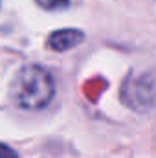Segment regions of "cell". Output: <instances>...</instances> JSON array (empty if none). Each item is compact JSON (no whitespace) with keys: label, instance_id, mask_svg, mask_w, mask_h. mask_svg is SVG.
Listing matches in <instances>:
<instances>
[{"label":"cell","instance_id":"6da1fadb","mask_svg":"<svg viewBox=\"0 0 156 158\" xmlns=\"http://www.w3.org/2000/svg\"><path fill=\"white\" fill-rule=\"evenodd\" d=\"M55 94L53 79L46 68L39 64H24L17 70L9 85V96L13 103L26 110L46 107Z\"/></svg>","mask_w":156,"mask_h":158},{"label":"cell","instance_id":"7a4b0ae2","mask_svg":"<svg viewBox=\"0 0 156 158\" xmlns=\"http://www.w3.org/2000/svg\"><path fill=\"white\" fill-rule=\"evenodd\" d=\"M121 98L134 110H149L156 105V76L142 74L136 79H127Z\"/></svg>","mask_w":156,"mask_h":158},{"label":"cell","instance_id":"3957f363","mask_svg":"<svg viewBox=\"0 0 156 158\" xmlns=\"http://www.w3.org/2000/svg\"><path fill=\"white\" fill-rule=\"evenodd\" d=\"M84 35L79 30H59L53 31L48 39V46L55 52H66L72 50L74 46H77L79 42H83Z\"/></svg>","mask_w":156,"mask_h":158},{"label":"cell","instance_id":"277c9868","mask_svg":"<svg viewBox=\"0 0 156 158\" xmlns=\"http://www.w3.org/2000/svg\"><path fill=\"white\" fill-rule=\"evenodd\" d=\"M42 9L53 11V9H64L68 7V0H35Z\"/></svg>","mask_w":156,"mask_h":158},{"label":"cell","instance_id":"5b68a950","mask_svg":"<svg viewBox=\"0 0 156 158\" xmlns=\"http://www.w3.org/2000/svg\"><path fill=\"white\" fill-rule=\"evenodd\" d=\"M0 158H18V156H17V153L13 149H9L7 145L0 143Z\"/></svg>","mask_w":156,"mask_h":158}]
</instances>
